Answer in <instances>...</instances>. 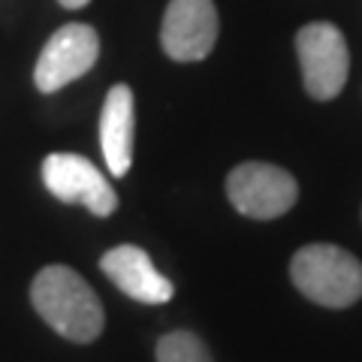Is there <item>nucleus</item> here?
I'll use <instances>...</instances> for the list:
<instances>
[{"label": "nucleus", "instance_id": "nucleus-1", "mask_svg": "<svg viewBox=\"0 0 362 362\" xmlns=\"http://www.w3.org/2000/svg\"><path fill=\"white\" fill-rule=\"evenodd\" d=\"M30 302L54 332L76 344H88L103 332V302L70 266L40 269V275L30 284Z\"/></svg>", "mask_w": 362, "mask_h": 362}, {"label": "nucleus", "instance_id": "nucleus-2", "mask_svg": "<svg viewBox=\"0 0 362 362\" xmlns=\"http://www.w3.org/2000/svg\"><path fill=\"white\" fill-rule=\"evenodd\" d=\"M290 278L305 299L347 308L362 299V263L338 245H305L290 259Z\"/></svg>", "mask_w": 362, "mask_h": 362}, {"label": "nucleus", "instance_id": "nucleus-3", "mask_svg": "<svg viewBox=\"0 0 362 362\" xmlns=\"http://www.w3.org/2000/svg\"><path fill=\"white\" fill-rule=\"evenodd\" d=\"M226 197L233 209L254 221H275L296 206L299 185L275 163H239L226 175Z\"/></svg>", "mask_w": 362, "mask_h": 362}, {"label": "nucleus", "instance_id": "nucleus-4", "mask_svg": "<svg viewBox=\"0 0 362 362\" xmlns=\"http://www.w3.org/2000/svg\"><path fill=\"white\" fill-rule=\"evenodd\" d=\"M296 52L305 90L314 100H332L341 94L350 70L344 33L329 21H311L296 33Z\"/></svg>", "mask_w": 362, "mask_h": 362}, {"label": "nucleus", "instance_id": "nucleus-5", "mask_svg": "<svg viewBox=\"0 0 362 362\" xmlns=\"http://www.w3.org/2000/svg\"><path fill=\"white\" fill-rule=\"evenodd\" d=\"M100 58V37L97 30L85 25V21H73L52 33L40 52L37 70H33V82L42 94H54L64 85L82 78Z\"/></svg>", "mask_w": 362, "mask_h": 362}, {"label": "nucleus", "instance_id": "nucleus-6", "mask_svg": "<svg viewBox=\"0 0 362 362\" xmlns=\"http://www.w3.org/2000/svg\"><path fill=\"white\" fill-rule=\"evenodd\" d=\"M42 181L61 202H78L97 218H109L118 209V194L109 178L82 154H49L42 160Z\"/></svg>", "mask_w": 362, "mask_h": 362}, {"label": "nucleus", "instance_id": "nucleus-7", "mask_svg": "<svg viewBox=\"0 0 362 362\" xmlns=\"http://www.w3.org/2000/svg\"><path fill=\"white\" fill-rule=\"evenodd\" d=\"M218 42L214 0H169L160 28V45L173 61L190 64L209 58Z\"/></svg>", "mask_w": 362, "mask_h": 362}, {"label": "nucleus", "instance_id": "nucleus-8", "mask_svg": "<svg viewBox=\"0 0 362 362\" xmlns=\"http://www.w3.org/2000/svg\"><path fill=\"white\" fill-rule=\"evenodd\" d=\"M100 269L103 275L115 284L124 296H130L136 302L145 305H163L173 299V281L157 272V266L151 263V257L136 245H118L112 251L103 254L100 259Z\"/></svg>", "mask_w": 362, "mask_h": 362}, {"label": "nucleus", "instance_id": "nucleus-9", "mask_svg": "<svg viewBox=\"0 0 362 362\" xmlns=\"http://www.w3.org/2000/svg\"><path fill=\"white\" fill-rule=\"evenodd\" d=\"M133 133H136V106L127 85L109 88L103 112H100V148L106 166L115 178H124L133 163Z\"/></svg>", "mask_w": 362, "mask_h": 362}, {"label": "nucleus", "instance_id": "nucleus-10", "mask_svg": "<svg viewBox=\"0 0 362 362\" xmlns=\"http://www.w3.org/2000/svg\"><path fill=\"white\" fill-rule=\"evenodd\" d=\"M157 362H211V354L199 335L175 329L157 341Z\"/></svg>", "mask_w": 362, "mask_h": 362}, {"label": "nucleus", "instance_id": "nucleus-11", "mask_svg": "<svg viewBox=\"0 0 362 362\" xmlns=\"http://www.w3.org/2000/svg\"><path fill=\"white\" fill-rule=\"evenodd\" d=\"M58 4L64 9H82V6H88V0H58Z\"/></svg>", "mask_w": 362, "mask_h": 362}]
</instances>
